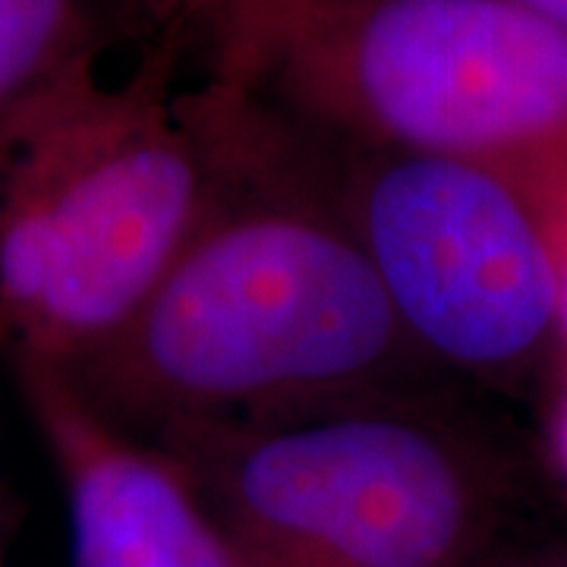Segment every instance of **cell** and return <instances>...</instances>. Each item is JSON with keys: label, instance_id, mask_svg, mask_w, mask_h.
<instances>
[{"label": "cell", "instance_id": "1", "mask_svg": "<svg viewBox=\"0 0 567 567\" xmlns=\"http://www.w3.org/2000/svg\"><path fill=\"white\" fill-rule=\"evenodd\" d=\"M61 375L152 447L451 388L406 338L306 136L265 102L196 237L130 322Z\"/></svg>", "mask_w": 567, "mask_h": 567}, {"label": "cell", "instance_id": "2", "mask_svg": "<svg viewBox=\"0 0 567 567\" xmlns=\"http://www.w3.org/2000/svg\"><path fill=\"white\" fill-rule=\"evenodd\" d=\"M158 35L111 80L95 54L0 136V357L66 372L155 290L249 158L262 104Z\"/></svg>", "mask_w": 567, "mask_h": 567}, {"label": "cell", "instance_id": "3", "mask_svg": "<svg viewBox=\"0 0 567 567\" xmlns=\"http://www.w3.org/2000/svg\"><path fill=\"white\" fill-rule=\"evenodd\" d=\"M212 76L316 140L567 171V32L517 0H347L212 41Z\"/></svg>", "mask_w": 567, "mask_h": 567}, {"label": "cell", "instance_id": "4", "mask_svg": "<svg viewBox=\"0 0 567 567\" xmlns=\"http://www.w3.org/2000/svg\"><path fill=\"white\" fill-rule=\"evenodd\" d=\"M244 567H476L502 473L451 388L158 445Z\"/></svg>", "mask_w": 567, "mask_h": 567}, {"label": "cell", "instance_id": "5", "mask_svg": "<svg viewBox=\"0 0 567 567\" xmlns=\"http://www.w3.org/2000/svg\"><path fill=\"white\" fill-rule=\"evenodd\" d=\"M303 136L406 338L447 382L498 379L565 338L555 244L514 174Z\"/></svg>", "mask_w": 567, "mask_h": 567}, {"label": "cell", "instance_id": "6", "mask_svg": "<svg viewBox=\"0 0 567 567\" xmlns=\"http://www.w3.org/2000/svg\"><path fill=\"white\" fill-rule=\"evenodd\" d=\"M10 369L61 483L73 567H244L177 461L107 423L58 369Z\"/></svg>", "mask_w": 567, "mask_h": 567}, {"label": "cell", "instance_id": "7", "mask_svg": "<svg viewBox=\"0 0 567 567\" xmlns=\"http://www.w3.org/2000/svg\"><path fill=\"white\" fill-rule=\"evenodd\" d=\"M104 51L102 0H0V136L66 73Z\"/></svg>", "mask_w": 567, "mask_h": 567}, {"label": "cell", "instance_id": "8", "mask_svg": "<svg viewBox=\"0 0 567 567\" xmlns=\"http://www.w3.org/2000/svg\"><path fill=\"white\" fill-rule=\"evenodd\" d=\"M517 177V174H514ZM536 199L543 218H546L555 256H558V271H561V331L567 341V171L555 174H533V177H517Z\"/></svg>", "mask_w": 567, "mask_h": 567}, {"label": "cell", "instance_id": "9", "mask_svg": "<svg viewBox=\"0 0 567 567\" xmlns=\"http://www.w3.org/2000/svg\"><path fill=\"white\" fill-rule=\"evenodd\" d=\"M133 3L140 7L145 20L158 25L162 35L193 39L199 32L208 39L227 0H133Z\"/></svg>", "mask_w": 567, "mask_h": 567}, {"label": "cell", "instance_id": "10", "mask_svg": "<svg viewBox=\"0 0 567 567\" xmlns=\"http://www.w3.org/2000/svg\"><path fill=\"white\" fill-rule=\"evenodd\" d=\"M331 3H347V0H227L208 41L234 39V35L259 29L265 22L281 20L290 13H303L312 7H331Z\"/></svg>", "mask_w": 567, "mask_h": 567}, {"label": "cell", "instance_id": "11", "mask_svg": "<svg viewBox=\"0 0 567 567\" xmlns=\"http://www.w3.org/2000/svg\"><path fill=\"white\" fill-rule=\"evenodd\" d=\"M476 567H567V551H536V555H514L495 546Z\"/></svg>", "mask_w": 567, "mask_h": 567}, {"label": "cell", "instance_id": "12", "mask_svg": "<svg viewBox=\"0 0 567 567\" xmlns=\"http://www.w3.org/2000/svg\"><path fill=\"white\" fill-rule=\"evenodd\" d=\"M517 3H524L527 10L539 13L543 20L555 22L558 29L567 32V0H517Z\"/></svg>", "mask_w": 567, "mask_h": 567}, {"label": "cell", "instance_id": "13", "mask_svg": "<svg viewBox=\"0 0 567 567\" xmlns=\"http://www.w3.org/2000/svg\"><path fill=\"white\" fill-rule=\"evenodd\" d=\"M558 447H561V457H565L567 466V406L565 413H561V425H558Z\"/></svg>", "mask_w": 567, "mask_h": 567}, {"label": "cell", "instance_id": "14", "mask_svg": "<svg viewBox=\"0 0 567 567\" xmlns=\"http://www.w3.org/2000/svg\"><path fill=\"white\" fill-rule=\"evenodd\" d=\"M0 567H3V520H0Z\"/></svg>", "mask_w": 567, "mask_h": 567}]
</instances>
